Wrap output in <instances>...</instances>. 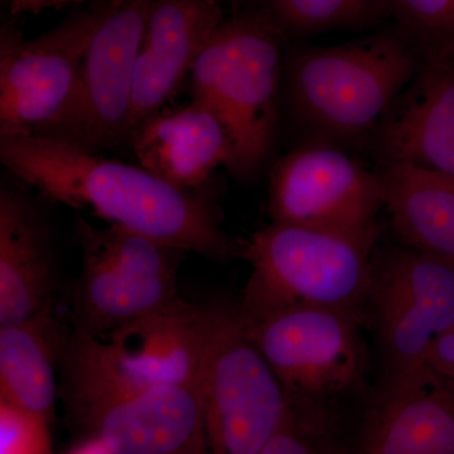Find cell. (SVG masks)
I'll return each mask as SVG.
<instances>
[{"label": "cell", "mask_w": 454, "mask_h": 454, "mask_svg": "<svg viewBox=\"0 0 454 454\" xmlns=\"http://www.w3.org/2000/svg\"><path fill=\"white\" fill-rule=\"evenodd\" d=\"M0 160L41 195L109 225L212 260L240 254L205 200L170 186L142 167L40 136H0Z\"/></svg>", "instance_id": "cell-1"}, {"label": "cell", "mask_w": 454, "mask_h": 454, "mask_svg": "<svg viewBox=\"0 0 454 454\" xmlns=\"http://www.w3.org/2000/svg\"><path fill=\"white\" fill-rule=\"evenodd\" d=\"M373 245L370 236L271 221L240 247L252 273L235 309L239 324L293 306L330 307L366 318Z\"/></svg>", "instance_id": "cell-2"}, {"label": "cell", "mask_w": 454, "mask_h": 454, "mask_svg": "<svg viewBox=\"0 0 454 454\" xmlns=\"http://www.w3.org/2000/svg\"><path fill=\"white\" fill-rule=\"evenodd\" d=\"M283 31L269 9L225 20L190 74L192 100L207 106L226 131L227 169L236 177L255 175L273 145Z\"/></svg>", "instance_id": "cell-3"}, {"label": "cell", "mask_w": 454, "mask_h": 454, "mask_svg": "<svg viewBox=\"0 0 454 454\" xmlns=\"http://www.w3.org/2000/svg\"><path fill=\"white\" fill-rule=\"evenodd\" d=\"M420 65L413 44L397 35L301 50L288 68L293 112L322 140L372 138Z\"/></svg>", "instance_id": "cell-4"}, {"label": "cell", "mask_w": 454, "mask_h": 454, "mask_svg": "<svg viewBox=\"0 0 454 454\" xmlns=\"http://www.w3.org/2000/svg\"><path fill=\"white\" fill-rule=\"evenodd\" d=\"M365 325L348 310L293 306L240 327L277 376L289 411L348 423L346 408L369 394Z\"/></svg>", "instance_id": "cell-5"}, {"label": "cell", "mask_w": 454, "mask_h": 454, "mask_svg": "<svg viewBox=\"0 0 454 454\" xmlns=\"http://www.w3.org/2000/svg\"><path fill=\"white\" fill-rule=\"evenodd\" d=\"M220 309L182 301L104 339L74 331L66 336L62 363L80 380L112 393L201 384Z\"/></svg>", "instance_id": "cell-6"}, {"label": "cell", "mask_w": 454, "mask_h": 454, "mask_svg": "<svg viewBox=\"0 0 454 454\" xmlns=\"http://www.w3.org/2000/svg\"><path fill=\"white\" fill-rule=\"evenodd\" d=\"M82 269L74 286V333L104 339L115 328L182 301L177 271L184 252L125 227L77 217Z\"/></svg>", "instance_id": "cell-7"}, {"label": "cell", "mask_w": 454, "mask_h": 454, "mask_svg": "<svg viewBox=\"0 0 454 454\" xmlns=\"http://www.w3.org/2000/svg\"><path fill=\"white\" fill-rule=\"evenodd\" d=\"M201 387L206 454H259L289 414L277 376L235 309L221 306Z\"/></svg>", "instance_id": "cell-8"}, {"label": "cell", "mask_w": 454, "mask_h": 454, "mask_svg": "<svg viewBox=\"0 0 454 454\" xmlns=\"http://www.w3.org/2000/svg\"><path fill=\"white\" fill-rule=\"evenodd\" d=\"M110 0L25 40L4 27L0 38V136H49L70 106L90 42Z\"/></svg>", "instance_id": "cell-9"}, {"label": "cell", "mask_w": 454, "mask_h": 454, "mask_svg": "<svg viewBox=\"0 0 454 454\" xmlns=\"http://www.w3.org/2000/svg\"><path fill=\"white\" fill-rule=\"evenodd\" d=\"M366 324L382 375L423 365L433 340L454 325V265L405 245L375 252Z\"/></svg>", "instance_id": "cell-10"}, {"label": "cell", "mask_w": 454, "mask_h": 454, "mask_svg": "<svg viewBox=\"0 0 454 454\" xmlns=\"http://www.w3.org/2000/svg\"><path fill=\"white\" fill-rule=\"evenodd\" d=\"M154 0H110L90 42L70 106L50 138L98 151L131 140L137 59Z\"/></svg>", "instance_id": "cell-11"}, {"label": "cell", "mask_w": 454, "mask_h": 454, "mask_svg": "<svg viewBox=\"0 0 454 454\" xmlns=\"http://www.w3.org/2000/svg\"><path fill=\"white\" fill-rule=\"evenodd\" d=\"M382 203L378 172L333 143H309L274 167L269 188L273 223H297L351 234L376 236Z\"/></svg>", "instance_id": "cell-12"}, {"label": "cell", "mask_w": 454, "mask_h": 454, "mask_svg": "<svg viewBox=\"0 0 454 454\" xmlns=\"http://www.w3.org/2000/svg\"><path fill=\"white\" fill-rule=\"evenodd\" d=\"M348 428L356 454H454V381L424 364L382 375Z\"/></svg>", "instance_id": "cell-13"}, {"label": "cell", "mask_w": 454, "mask_h": 454, "mask_svg": "<svg viewBox=\"0 0 454 454\" xmlns=\"http://www.w3.org/2000/svg\"><path fill=\"white\" fill-rule=\"evenodd\" d=\"M112 454H206L201 384L157 385L68 406Z\"/></svg>", "instance_id": "cell-14"}, {"label": "cell", "mask_w": 454, "mask_h": 454, "mask_svg": "<svg viewBox=\"0 0 454 454\" xmlns=\"http://www.w3.org/2000/svg\"><path fill=\"white\" fill-rule=\"evenodd\" d=\"M372 140L380 163L454 179V57L422 59Z\"/></svg>", "instance_id": "cell-15"}, {"label": "cell", "mask_w": 454, "mask_h": 454, "mask_svg": "<svg viewBox=\"0 0 454 454\" xmlns=\"http://www.w3.org/2000/svg\"><path fill=\"white\" fill-rule=\"evenodd\" d=\"M223 20L217 0H154L137 59L131 137L163 112Z\"/></svg>", "instance_id": "cell-16"}, {"label": "cell", "mask_w": 454, "mask_h": 454, "mask_svg": "<svg viewBox=\"0 0 454 454\" xmlns=\"http://www.w3.org/2000/svg\"><path fill=\"white\" fill-rule=\"evenodd\" d=\"M140 167L188 192L202 186L231 158L229 138L217 116L192 100L175 112H160L131 137Z\"/></svg>", "instance_id": "cell-17"}, {"label": "cell", "mask_w": 454, "mask_h": 454, "mask_svg": "<svg viewBox=\"0 0 454 454\" xmlns=\"http://www.w3.org/2000/svg\"><path fill=\"white\" fill-rule=\"evenodd\" d=\"M55 273L43 223L31 203L0 192V327L52 315Z\"/></svg>", "instance_id": "cell-18"}, {"label": "cell", "mask_w": 454, "mask_h": 454, "mask_svg": "<svg viewBox=\"0 0 454 454\" xmlns=\"http://www.w3.org/2000/svg\"><path fill=\"white\" fill-rule=\"evenodd\" d=\"M382 203L403 245L454 265V179L380 163Z\"/></svg>", "instance_id": "cell-19"}, {"label": "cell", "mask_w": 454, "mask_h": 454, "mask_svg": "<svg viewBox=\"0 0 454 454\" xmlns=\"http://www.w3.org/2000/svg\"><path fill=\"white\" fill-rule=\"evenodd\" d=\"M62 337L53 313L0 327V403L52 422Z\"/></svg>", "instance_id": "cell-20"}, {"label": "cell", "mask_w": 454, "mask_h": 454, "mask_svg": "<svg viewBox=\"0 0 454 454\" xmlns=\"http://www.w3.org/2000/svg\"><path fill=\"white\" fill-rule=\"evenodd\" d=\"M385 7L422 59L454 57V0H385Z\"/></svg>", "instance_id": "cell-21"}, {"label": "cell", "mask_w": 454, "mask_h": 454, "mask_svg": "<svg viewBox=\"0 0 454 454\" xmlns=\"http://www.w3.org/2000/svg\"><path fill=\"white\" fill-rule=\"evenodd\" d=\"M284 29L315 32L357 25L387 9L385 0H268Z\"/></svg>", "instance_id": "cell-22"}, {"label": "cell", "mask_w": 454, "mask_h": 454, "mask_svg": "<svg viewBox=\"0 0 454 454\" xmlns=\"http://www.w3.org/2000/svg\"><path fill=\"white\" fill-rule=\"evenodd\" d=\"M259 454H356L348 424L289 411L286 422Z\"/></svg>", "instance_id": "cell-23"}, {"label": "cell", "mask_w": 454, "mask_h": 454, "mask_svg": "<svg viewBox=\"0 0 454 454\" xmlns=\"http://www.w3.org/2000/svg\"><path fill=\"white\" fill-rule=\"evenodd\" d=\"M0 454H52L50 424L0 403Z\"/></svg>", "instance_id": "cell-24"}, {"label": "cell", "mask_w": 454, "mask_h": 454, "mask_svg": "<svg viewBox=\"0 0 454 454\" xmlns=\"http://www.w3.org/2000/svg\"><path fill=\"white\" fill-rule=\"evenodd\" d=\"M423 364L442 378L454 381V325L433 340Z\"/></svg>", "instance_id": "cell-25"}, {"label": "cell", "mask_w": 454, "mask_h": 454, "mask_svg": "<svg viewBox=\"0 0 454 454\" xmlns=\"http://www.w3.org/2000/svg\"><path fill=\"white\" fill-rule=\"evenodd\" d=\"M9 11L14 16L20 14H40L47 9L61 8L73 3H82L85 0H5Z\"/></svg>", "instance_id": "cell-26"}, {"label": "cell", "mask_w": 454, "mask_h": 454, "mask_svg": "<svg viewBox=\"0 0 454 454\" xmlns=\"http://www.w3.org/2000/svg\"><path fill=\"white\" fill-rule=\"evenodd\" d=\"M67 454H112L97 439L86 438L83 443Z\"/></svg>", "instance_id": "cell-27"}]
</instances>
